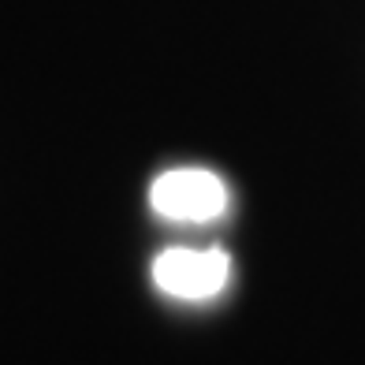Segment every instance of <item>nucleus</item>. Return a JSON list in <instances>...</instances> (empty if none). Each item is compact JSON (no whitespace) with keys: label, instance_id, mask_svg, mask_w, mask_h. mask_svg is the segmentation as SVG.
<instances>
[{"label":"nucleus","instance_id":"obj_1","mask_svg":"<svg viewBox=\"0 0 365 365\" xmlns=\"http://www.w3.org/2000/svg\"><path fill=\"white\" fill-rule=\"evenodd\" d=\"M149 205H153L164 220L205 224V220H217L227 209V187L217 172L172 168V172L153 179V187H149Z\"/></svg>","mask_w":365,"mask_h":365},{"label":"nucleus","instance_id":"obj_2","mask_svg":"<svg viewBox=\"0 0 365 365\" xmlns=\"http://www.w3.org/2000/svg\"><path fill=\"white\" fill-rule=\"evenodd\" d=\"M231 272V257L220 246H168L153 261V279L164 294L187 298V302H202V298L220 294Z\"/></svg>","mask_w":365,"mask_h":365}]
</instances>
